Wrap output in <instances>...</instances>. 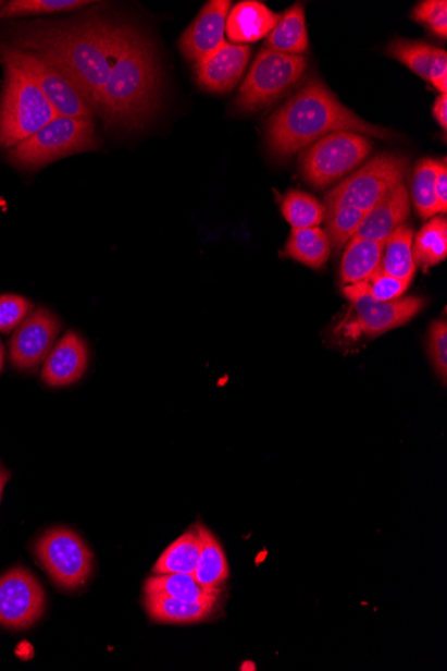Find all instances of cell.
Here are the masks:
<instances>
[{"mask_svg": "<svg viewBox=\"0 0 447 671\" xmlns=\"http://www.w3.org/2000/svg\"><path fill=\"white\" fill-rule=\"evenodd\" d=\"M126 30L127 26L113 25L100 17L80 22H34L16 25L10 34V46L37 52L65 70L97 108Z\"/></svg>", "mask_w": 447, "mask_h": 671, "instance_id": "obj_1", "label": "cell"}, {"mask_svg": "<svg viewBox=\"0 0 447 671\" xmlns=\"http://www.w3.org/2000/svg\"><path fill=\"white\" fill-rule=\"evenodd\" d=\"M336 132L393 137L385 127L370 124L346 108L322 81L312 78L271 117L266 142L272 155L288 157Z\"/></svg>", "mask_w": 447, "mask_h": 671, "instance_id": "obj_2", "label": "cell"}, {"mask_svg": "<svg viewBox=\"0 0 447 671\" xmlns=\"http://www.w3.org/2000/svg\"><path fill=\"white\" fill-rule=\"evenodd\" d=\"M159 84L152 48L147 39L127 27L97 109L108 126H139L152 113Z\"/></svg>", "mask_w": 447, "mask_h": 671, "instance_id": "obj_3", "label": "cell"}, {"mask_svg": "<svg viewBox=\"0 0 447 671\" xmlns=\"http://www.w3.org/2000/svg\"><path fill=\"white\" fill-rule=\"evenodd\" d=\"M4 84L0 98V148L11 149L42 130L57 113L37 81L17 62L10 46L0 42Z\"/></svg>", "mask_w": 447, "mask_h": 671, "instance_id": "obj_4", "label": "cell"}, {"mask_svg": "<svg viewBox=\"0 0 447 671\" xmlns=\"http://www.w3.org/2000/svg\"><path fill=\"white\" fill-rule=\"evenodd\" d=\"M95 122L57 115L30 138L9 151L11 164L22 169H37L78 151L96 149Z\"/></svg>", "mask_w": 447, "mask_h": 671, "instance_id": "obj_5", "label": "cell"}, {"mask_svg": "<svg viewBox=\"0 0 447 671\" xmlns=\"http://www.w3.org/2000/svg\"><path fill=\"white\" fill-rule=\"evenodd\" d=\"M307 68L303 56L261 50L244 80L236 107L248 113L269 107L299 83Z\"/></svg>", "mask_w": 447, "mask_h": 671, "instance_id": "obj_6", "label": "cell"}, {"mask_svg": "<svg viewBox=\"0 0 447 671\" xmlns=\"http://www.w3.org/2000/svg\"><path fill=\"white\" fill-rule=\"evenodd\" d=\"M408 167L409 159L403 156L392 154L376 156L328 192L324 198L326 212L342 207L370 211L394 186L403 183Z\"/></svg>", "mask_w": 447, "mask_h": 671, "instance_id": "obj_7", "label": "cell"}, {"mask_svg": "<svg viewBox=\"0 0 447 671\" xmlns=\"http://www.w3.org/2000/svg\"><path fill=\"white\" fill-rule=\"evenodd\" d=\"M371 149L363 134L331 133L305 149L300 159L301 176L315 188H326L361 164Z\"/></svg>", "mask_w": 447, "mask_h": 671, "instance_id": "obj_8", "label": "cell"}, {"mask_svg": "<svg viewBox=\"0 0 447 671\" xmlns=\"http://www.w3.org/2000/svg\"><path fill=\"white\" fill-rule=\"evenodd\" d=\"M35 557L58 587L74 591L92 573V553L73 530L54 528L40 536Z\"/></svg>", "mask_w": 447, "mask_h": 671, "instance_id": "obj_9", "label": "cell"}, {"mask_svg": "<svg viewBox=\"0 0 447 671\" xmlns=\"http://www.w3.org/2000/svg\"><path fill=\"white\" fill-rule=\"evenodd\" d=\"M10 48L17 62L37 81L57 115L91 120L95 107L72 75L37 52Z\"/></svg>", "mask_w": 447, "mask_h": 671, "instance_id": "obj_10", "label": "cell"}, {"mask_svg": "<svg viewBox=\"0 0 447 671\" xmlns=\"http://www.w3.org/2000/svg\"><path fill=\"white\" fill-rule=\"evenodd\" d=\"M352 313L339 326L340 334L357 341L361 337L375 338L400 328L425 307L420 296L400 297L397 301L378 302L365 295H351Z\"/></svg>", "mask_w": 447, "mask_h": 671, "instance_id": "obj_11", "label": "cell"}, {"mask_svg": "<svg viewBox=\"0 0 447 671\" xmlns=\"http://www.w3.org/2000/svg\"><path fill=\"white\" fill-rule=\"evenodd\" d=\"M45 611V591L30 571L15 568L0 576V626L26 630Z\"/></svg>", "mask_w": 447, "mask_h": 671, "instance_id": "obj_12", "label": "cell"}, {"mask_svg": "<svg viewBox=\"0 0 447 671\" xmlns=\"http://www.w3.org/2000/svg\"><path fill=\"white\" fill-rule=\"evenodd\" d=\"M60 331V319L48 308L32 312L11 337L10 357L16 369H38L54 347Z\"/></svg>", "mask_w": 447, "mask_h": 671, "instance_id": "obj_13", "label": "cell"}, {"mask_svg": "<svg viewBox=\"0 0 447 671\" xmlns=\"http://www.w3.org/2000/svg\"><path fill=\"white\" fill-rule=\"evenodd\" d=\"M231 4L229 0H211L182 35L179 50L188 61L196 65L226 42L225 23Z\"/></svg>", "mask_w": 447, "mask_h": 671, "instance_id": "obj_14", "label": "cell"}, {"mask_svg": "<svg viewBox=\"0 0 447 671\" xmlns=\"http://www.w3.org/2000/svg\"><path fill=\"white\" fill-rule=\"evenodd\" d=\"M251 48L247 45L225 42L204 61L196 63L197 84L211 93H228L239 83L246 72Z\"/></svg>", "mask_w": 447, "mask_h": 671, "instance_id": "obj_15", "label": "cell"}, {"mask_svg": "<svg viewBox=\"0 0 447 671\" xmlns=\"http://www.w3.org/2000/svg\"><path fill=\"white\" fill-rule=\"evenodd\" d=\"M87 361L89 354L83 337L75 331H67L44 362V382L52 388L69 387L83 378Z\"/></svg>", "mask_w": 447, "mask_h": 671, "instance_id": "obj_16", "label": "cell"}, {"mask_svg": "<svg viewBox=\"0 0 447 671\" xmlns=\"http://www.w3.org/2000/svg\"><path fill=\"white\" fill-rule=\"evenodd\" d=\"M409 215V192L402 183L394 186L370 211L365 212L362 224L353 237L385 242L398 227L405 224Z\"/></svg>", "mask_w": 447, "mask_h": 671, "instance_id": "obj_17", "label": "cell"}, {"mask_svg": "<svg viewBox=\"0 0 447 671\" xmlns=\"http://www.w3.org/2000/svg\"><path fill=\"white\" fill-rule=\"evenodd\" d=\"M282 15L258 0H244L226 16L225 33L234 45H247L269 37Z\"/></svg>", "mask_w": 447, "mask_h": 671, "instance_id": "obj_18", "label": "cell"}, {"mask_svg": "<svg viewBox=\"0 0 447 671\" xmlns=\"http://www.w3.org/2000/svg\"><path fill=\"white\" fill-rule=\"evenodd\" d=\"M413 241L414 232L411 227L406 224L398 227L383 243L378 271L411 283L417 270Z\"/></svg>", "mask_w": 447, "mask_h": 671, "instance_id": "obj_19", "label": "cell"}, {"mask_svg": "<svg viewBox=\"0 0 447 671\" xmlns=\"http://www.w3.org/2000/svg\"><path fill=\"white\" fill-rule=\"evenodd\" d=\"M145 609L154 622L166 624H191L207 620L212 615L213 602L188 603L183 600L145 594Z\"/></svg>", "mask_w": 447, "mask_h": 671, "instance_id": "obj_20", "label": "cell"}, {"mask_svg": "<svg viewBox=\"0 0 447 671\" xmlns=\"http://www.w3.org/2000/svg\"><path fill=\"white\" fill-rule=\"evenodd\" d=\"M305 5L296 3L278 21L274 30L266 38L265 49L283 54L301 56L309 50Z\"/></svg>", "mask_w": 447, "mask_h": 671, "instance_id": "obj_21", "label": "cell"}, {"mask_svg": "<svg viewBox=\"0 0 447 671\" xmlns=\"http://www.w3.org/2000/svg\"><path fill=\"white\" fill-rule=\"evenodd\" d=\"M383 243L352 237L347 243L340 265V280L345 285L356 284L378 270Z\"/></svg>", "mask_w": 447, "mask_h": 671, "instance_id": "obj_22", "label": "cell"}, {"mask_svg": "<svg viewBox=\"0 0 447 671\" xmlns=\"http://www.w3.org/2000/svg\"><path fill=\"white\" fill-rule=\"evenodd\" d=\"M145 594L162 595V597L183 600V602L218 603L219 593L211 591L200 585L194 575L160 574L149 577L145 583Z\"/></svg>", "mask_w": 447, "mask_h": 671, "instance_id": "obj_23", "label": "cell"}, {"mask_svg": "<svg viewBox=\"0 0 447 671\" xmlns=\"http://www.w3.org/2000/svg\"><path fill=\"white\" fill-rule=\"evenodd\" d=\"M284 254L295 261L319 270L326 265L331 255V243L327 232L312 227V229H293L288 237Z\"/></svg>", "mask_w": 447, "mask_h": 671, "instance_id": "obj_24", "label": "cell"}, {"mask_svg": "<svg viewBox=\"0 0 447 671\" xmlns=\"http://www.w3.org/2000/svg\"><path fill=\"white\" fill-rule=\"evenodd\" d=\"M201 536V551L194 573L195 580L211 591H218L228 580V562L224 556L223 547L212 535L211 530L197 525Z\"/></svg>", "mask_w": 447, "mask_h": 671, "instance_id": "obj_25", "label": "cell"}, {"mask_svg": "<svg viewBox=\"0 0 447 671\" xmlns=\"http://www.w3.org/2000/svg\"><path fill=\"white\" fill-rule=\"evenodd\" d=\"M201 551V536L197 525L172 542L153 568V574L194 575Z\"/></svg>", "mask_w": 447, "mask_h": 671, "instance_id": "obj_26", "label": "cell"}, {"mask_svg": "<svg viewBox=\"0 0 447 671\" xmlns=\"http://www.w3.org/2000/svg\"><path fill=\"white\" fill-rule=\"evenodd\" d=\"M447 258V220L445 218H432L413 241V259L415 266L427 270L439 265Z\"/></svg>", "mask_w": 447, "mask_h": 671, "instance_id": "obj_27", "label": "cell"}, {"mask_svg": "<svg viewBox=\"0 0 447 671\" xmlns=\"http://www.w3.org/2000/svg\"><path fill=\"white\" fill-rule=\"evenodd\" d=\"M282 213L293 229H312L326 220L324 204L301 191L288 192L282 203Z\"/></svg>", "mask_w": 447, "mask_h": 671, "instance_id": "obj_28", "label": "cell"}, {"mask_svg": "<svg viewBox=\"0 0 447 671\" xmlns=\"http://www.w3.org/2000/svg\"><path fill=\"white\" fill-rule=\"evenodd\" d=\"M439 160L423 159L418 162L413 178L414 208L421 219H432L439 213L435 180H437Z\"/></svg>", "mask_w": 447, "mask_h": 671, "instance_id": "obj_29", "label": "cell"}, {"mask_svg": "<svg viewBox=\"0 0 447 671\" xmlns=\"http://www.w3.org/2000/svg\"><path fill=\"white\" fill-rule=\"evenodd\" d=\"M409 288V282L386 276V273L376 270L373 276L362 280V282L345 285L344 295L346 297L365 295L374 301L390 302L400 300Z\"/></svg>", "mask_w": 447, "mask_h": 671, "instance_id": "obj_30", "label": "cell"}, {"mask_svg": "<svg viewBox=\"0 0 447 671\" xmlns=\"http://www.w3.org/2000/svg\"><path fill=\"white\" fill-rule=\"evenodd\" d=\"M90 3L85 0H13L0 9V20L69 13Z\"/></svg>", "mask_w": 447, "mask_h": 671, "instance_id": "obj_31", "label": "cell"}, {"mask_svg": "<svg viewBox=\"0 0 447 671\" xmlns=\"http://www.w3.org/2000/svg\"><path fill=\"white\" fill-rule=\"evenodd\" d=\"M434 49L431 45L397 38L388 45L387 54L403 63L422 80L429 81Z\"/></svg>", "mask_w": 447, "mask_h": 671, "instance_id": "obj_32", "label": "cell"}, {"mask_svg": "<svg viewBox=\"0 0 447 671\" xmlns=\"http://www.w3.org/2000/svg\"><path fill=\"white\" fill-rule=\"evenodd\" d=\"M365 212L352 207H342L326 212L327 235L331 247L339 251L357 235Z\"/></svg>", "mask_w": 447, "mask_h": 671, "instance_id": "obj_33", "label": "cell"}, {"mask_svg": "<svg viewBox=\"0 0 447 671\" xmlns=\"http://www.w3.org/2000/svg\"><path fill=\"white\" fill-rule=\"evenodd\" d=\"M27 297L15 294L0 295V332H14L33 312Z\"/></svg>", "mask_w": 447, "mask_h": 671, "instance_id": "obj_34", "label": "cell"}, {"mask_svg": "<svg viewBox=\"0 0 447 671\" xmlns=\"http://www.w3.org/2000/svg\"><path fill=\"white\" fill-rule=\"evenodd\" d=\"M411 17L425 26L440 39L447 37V3L446 0H425L415 5Z\"/></svg>", "mask_w": 447, "mask_h": 671, "instance_id": "obj_35", "label": "cell"}, {"mask_svg": "<svg viewBox=\"0 0 447 671\" xmlns=\"http://www.w3.org/2000/svg\"><path fill=\"white\" fill-rule=\"evenodd\" d=\"M429 354L440 381L447 379V325L445 320L434 322L429 332Z\"/></svg>", "mask_w": 447, "mask_h": 671, "instance_id": "obj_36", "label": "cell"}, {"mask_svg": "<svg viewBox=\"0 0 447 671\" xmlns=\"http://www.w3.org/2000/svg\"><path fill=\"white\" fill-rule=\"evenodd\" d=\"M440 95L447 93V54L443 49L435 48L434 57L431 66V73H429V81Z\"/></svg>", "mask_w": 447, "mask_h": 671, "instance_id": "obj_37", "label": "cell"}, {"mask_svg": "<svg viewBox=\"0 0 447 671\" xmlns=\"http://www.w3.org/2000/svg\"><path fill=\"white\" fill-rule=\"evenodd\" d=\"M435 196H437L439 213L447 212V166L446 159L439 162L437 180H435Z\"/></svg>", "mask_w": 447, "mask_h": 671, "instance_id": "obj_38", "label": "cell"}, {"mask_svg": "<svg viewBox=\"0 0 447 671\" xmlns=\"http://www.w3.org/2000/svg\"><path fill=\"white\" fill-rule=\"evenodd\" d=\"M433 115L435 121L438 122V125L446 131L447 127V95H439L437 99H435V103L433 107Z\"/></svg>", "mask_w": 447, "mask_h": 671, "instance_id": "obj_39", "label": "cell"}, {"mask_svg": "<svg viewBox=\"0 0 447 671\" xmlns=\"http://www.w3.org/2000/svg\"><path fill=\"white\" fill-rule=\"evenodd\" d=\"M10 478L11 472L5 469L3 464H0V501H2L4 487L8 486Z\"/></svg>", "mask_w": 447, "mask_h": 671, "instance_id": "obj_40", "label": "cell"}, {"mask_svg": "<svg viewBox=\"0 0 447 671\" xmlns=\"http://www.w3.org/2000/svg\"><path fill=\"white\" fill-rule=\"evenodd\" d=\"M3 364H4V349H3L2 342H0V371L3 370Z\"/></svg>", "mask_w": 447, "mask_h": 671, "instance_id": "obj_41", "label": "cell"}, {"mask_svg": "<svg viewBox=\"0 0 447 671\" xmlns=\"http://www.w3.org/2000/svg\"><path fill=\"white\" fill-rule=\"evenodd\" d=\"M3 5H4V3H3V2H0V8H3Z\"/></svg>", "mask_w": 447, "mask_h": 671, "instance_id": "obj_42", "label": "cell"}]
</instances>
